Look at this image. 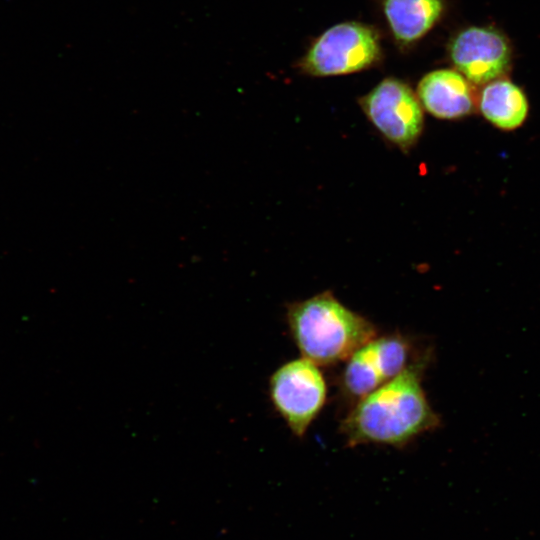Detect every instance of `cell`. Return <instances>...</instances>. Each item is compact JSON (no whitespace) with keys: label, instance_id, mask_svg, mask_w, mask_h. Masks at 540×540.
Wrapping results in <instances>:
<instances>
[{"label":"cell","instance_id":"cell-1","mask_svg":"<svg viewBox=\"0 0 540 540\" xmlns=\"http://www.w3.org/2000/svg\"><path fill=\"white\" fill-rule=\"evenodd\" d=\"M429 361L430 351H426L402 373L354 403L340 426L349 446L402 448L440 425L422 384Z\"/></svg>","mask_w":540,"mask_h":540},{"label":"cell","instance_id":"cell-6","mask_svg":"<svg viewBox=\"0 0 540 540\" xmlns=\"http://www.w3.org/2000/svg\"><path fill=\"white\" fill-rule=\"evenodd\" d=\"M448 52L456 70L476 85L500 78L511 61L507 39L491 27L471 26L461 30L451 40Z\"/></svg>","mask_w":540,"mask_h":540},{"label":"cell","instance_id":"cell-2","mask_svg":"<svg viewBox=\"0 0 540 540\" xmlns=\"http://www.w3.org/2000/svg\"><path fill=\"white\" fill-rule=\"evenodd\" d=\"M286 321L302 357L319 366L347 360L377 336L368 318L348 308L330 290L288 304Z\"/></svg>","mask_w":540,"mask_h":540},{"label":"cell","instance_id":"cell-9","mask_svg":"<svg viewBox=\"0 0 540 540\" xmlns=\"http://www.w3.org/2000/svg\"><path fill=\"white\" fill-rule=\"evenodd\" d=\"M390 31L401 46H409L427 34L440 19L443 0H383Z\"/></svg>","mask_w":540,"mask_h":540},{"label":"cell","instance_id":"cell-5","mask_svg":"<svg viewBox=\"0 0 540 540\" xmlns=\"http://www.w3.org/2000/svg\"><path fill=\"white\" fill-rule=\"evenodd\" d=\"M269 396L290 431L301 438L325 405L327 385L319 365L301 357L274 371Z\"/></svg>","mask_w":540,"mask_h":540},{"label":"cell","instance_id":"cell-7","mask_svg":"<svg viewBox=\"0 0 540 540\" xmlns=\"http://www.w3.org/2000/svg\"><path fill=\"white\" fill-rule=\"evenodd\" d=\"M454 69H437L425 74L417 84L416 94L423 109L440 120H460L471 115L477 106L472 86Z\"/></svg>","mask_w":540,"mask_h":540},{"label":"cell","instance_id":"cell-11","mask_svg":"<svg viewBox=\"0 0 540 540\" xmlns=\"http://www.w3.org/2000/svg\"><path fill=\"white\" fill-rule=\"evenodd\" d=\"M375 359L384 382L402 373L423 353H414L412 340L398 331L371 340Z\"/></svg>","mask_w":540,"mask_h":540},{"label":"cell","instance_id":"cell-8","mask_svg":"<svg viewBox=\"0 0 540 540\" xmlns=\"http://www.w3.org/2000/svg\"><path fill=\"white\" fill-rule=\"evenodd\" d=\"M477 108L486 121L504 131L520 128L529 114L524 91L510 80L498 78L484 85Z\"/></svg>","mask_w":540,"mask_h":540},{"label":"cell","instance_id":"cell-3","mask_svg":"<svg viewBox=\"0 0 540 540\" xmlns=\"http://www.w3.org/2000/svg\"><path fill=\"white\" fill-rule=\"evenodd\" d=\"M381 57L377 31L369 25L348 21L338 23L318 36L297 66L309 76H338L371 68Z\"/></svg>","mask_w":540,"mask_h":540},{"label":"cell","instance_id":"cell-10","mask_svg":"<svg viewBox=\"0 0 540 540\" xmlns=\"http://www.w3.org/2000/svg\"><path fill=\"white\" fill-rule=\"evenodd\" d=\"M384 383L370 340L346 360L340 389L348 400L355 403Z\"/></svg>","mask_w":540,"mask_h":540},{"label":"cell","instance_id":"cell-4","mask_svg":"<svg viewBox=\"0 0 540 540\" xmlns=\"http://www.w3.org/2000/svg\"><path fill=\"white\" fill-rule=\"evenodd\" d=\"M358 103L386 143L403 153L417 145L424 131V109L408 83L395 77L384 78Z\"/></svg>","mask_w":540,"mask_h":540}]
</instances>
